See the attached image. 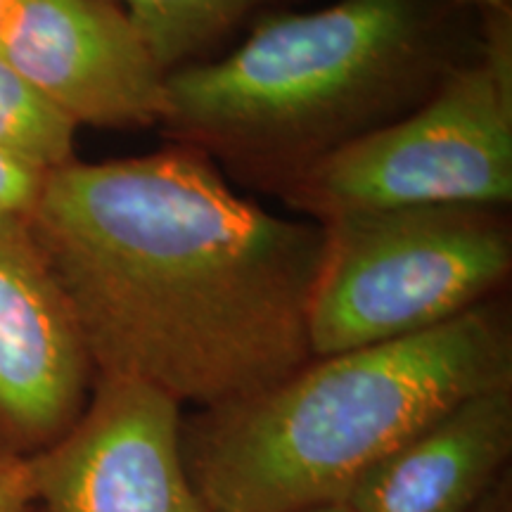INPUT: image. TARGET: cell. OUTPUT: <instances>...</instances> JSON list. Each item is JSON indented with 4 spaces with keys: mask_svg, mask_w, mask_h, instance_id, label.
Listing matches in <instances>:
<instances>
[{
    "mask_svg": "<svg viewBox=\"0 0 512 512\" xmlns=\"http://www.w3.org/2000/svg\"><path fill=\"white\" fill-rule=\"evenodd\" d=\"M465 3L475 5L479 10H503L512 8V0H465Z\"/></svg>",
    "mask_w": 512,
    "mask_h": 512,
    "instance_id": "9a60e30c",
    "label": "cell"
},
{
    "mask_svg": "<svg viewBox=\"0 0 512 512\" xmlns=\"http://www.w3.org/2000/svg\"><path fill=\"white\" fill-rule=\"evenodd\" d=\"M76 128L0 60V152L41 171L74 162Z\"/></svg>",
    "mask_w": 512,
    "mask_h": 512,
    "instance_id": "8fae6325",
    "label": "cell"
},
{
    "mask_svg": "<svg viewBox=\"0 0 512 512\" xmlns=\"http://www.w3.org/2000/svg\"><path fill=\"white\" fill-rule=\"evenodd\" d=\"M472 512H512V470L494 484V489L484 496V501Z\"/></svg>",
    "mask_w": 512,
    "mask_h": 512,
    "instance_id": "5bb4252c",
    "label": "cell"
},
{
    "mask_svg": "<svg viewBox=\"0 0 512 512\" xmlns=\"http://www.w3.org/2000/svg\"><path fill=\"white\" fill-rule=\"evenodd\" d=\"M278 200L313 223L422 204H512V8L425 102L320 159Z\"/></svg>",
    "mask_w": 512,
    "mask_h": 512,
    "instance_id": "5b68a950",
    "label": "cell"
},
{
    "mask_svg": "<svg viewBox=\"0 0 512 512\" xmlns=\"http://www.w3.org/2000/svg\"><path fill=\"white\" fill-rule=\"evenodd\" d=\"M318 226L323 254L306 318L311 356L434 330L510 283V207L422 204Z\"/></svg>",
    "mask_w": 512,
    "mask_h": 512,
    "instance_id": "277c9868",
    "label": "cell"
},
{
    "mask_svg": "<svg viewBox=\"0 0 512 512\" xmlns=\"http://www.w3.org/2000/svg\"><path fill=\"white\" fill-rule=\"evenodd\" d=\"M95 377L27 219H0V458H34L64 437L86 411Z\"/></svg>",
    "mask_w": 512,
    "mask_h": 512,
    "instance_id": "ba28073f",
    "label": "cell"
},
{
    "mask_svg": "<svg viewBox=\"0 0 512 512\" xmlns=\"http://www.w3.org/2000/svg\"><path fill=\"white\" fill-rule=\"evenodd\" d=\"M36 486L31 458H0V512H34Z\"/></svg>",
    "mask_w": 512,
    "mask_h": 512,
    "instance_id": "4fadbf2b",
    "label": "cell"
},
{
    "mask_svg": "<svg viewBox=\"0 0 512 512\" xmlns=\"http://www.w3.org/2000/svg\"><path fill=\"white\" fill-rule=\"evenodd\" d=\"M34 512H41V510H38V508H36V510H34Z\"/></svg>",
    "mask_w": 512,
    "mask_h": 512,
    "instance_id": "ac0fdd59",
    "label": "cell"
},
{
    "mask_svg": "<svg viewBox=\"0 0 512 512\" xmlns=\"http://www.w3.org/2000/svg\"><path fill=\"white\" fill-rule=\"evenodd\" d=\"M48 171L0 152V219H27Z\"/></svg>",
    "mask_w": 512,
    "mask_h": 512,
    "instance_id": "7c38bea8",
    "label": "cell"
},
{
    "mask_svg": "<svg viewBox=\"0 0 512 512\" xmlns=\"http://www.w3.org/2000/svg\"><path fill=\"white\" fill-rule=\"evenodd\" d=\"M0 60L76 128L164 119L166 72L117 0H12Z\"/></svg>",
    "mask_w": 512,
    "mask_h": 512,
    "instance_id": "52a82bcc",
    "label": "cell"
},
{
    "mask_svg": "<svg viewBox=\"0 0 512 512\" xmlns=\"http://www.w3.org/2000/svg\"><path fill=\"white\" fill-rule=\"evenodd\" d=\"M166 74L216 57L238 31L297 0H117Z\"/></svg>",
    "mask_w": 512,
    "mask_h": 512,
    "instance_id": "30bf717a",
    "label": "cell"
},
{
    "mask_svg": "<svg viewBox=\"0 0 512 512\" xmlns=\"http://www.w3.org/2000/svg\"><path fill=\"white\" fill-rule=\"evenodd\" d=\"M183 406L143 382L95 377L72 430L31 458L41 512H214L181 448Z\"/></svg>",
    "mask_w": 512,
    "mask_h": 512,
    "instance_id": "8992f818",
    "label": "cell"
},
{
    "mask_svg": "<svg viewBox=\"0 0 512 512\" xmlns=\"http://www.w3.org/2000/svg\"><path fill=\"white\" fill-rule=\"evenodd\" d=\"M465 0H337L259 17L238 48L166 74L159 136L278 197L430 98L482 34Z\"/></svg>",
    "mask_w": 512,
    "mask_h": 512,
    "instance_id": "7a4b0ae2",
    "label": "cell"
},
{
    "mask_svg": "<svg viewBox=\"0 0 512 512\" xmlns=\"http://www.w3.org/2000/svg\"><path fill=\"white\" fill-rule=\"evenodd\" d=\"M10 5H12V0H0V31H3V24H5V17H8V12H10Z\"/></svg>",
    "mask_w": 512,
    "mask_h": 512,
    "instance_id": "e0dca14e",
    "label": "cell"
},
{
    "mask_svg": "<svg viewBox=\"0 0 512 512\" xmlns=\"http://www.w3.org/2000/svg\"><path fill=\"white\" fill-rule=\"evenodd\" d=\"M27 226L98 377L207 408L311 358L323 228L240 197L202 152L74 159L43 178Z\"/></svg>",
    "mask_w": 512,
    "mask_h": 512,
    "instance_id": "6da1fadb",
    "label": "cell"
},
{
    "mask_svg": "<svg viewBox=\"0 0 512 512\" xmlns=\"http://www.w3.org/2000/svg\"><path fill=\"white\" fill-rule=\"evenodd\" d=\"M299 512H347L342 503H328V505H316V508H306Z\"/></svg>",
    "mask_w": 512,
    "mask_h": 512,
    "instance_id": "2e32d148",
    "label": "cell"
},
{
    "mask_svg": "<svg viewBox=\"0 0 512 512\" xmlns=\"http://www.w3.org/2000/svg\"><path fill=\"white\" fill-rule=\"evenodd\" d=\"M512 384L505 294L420 335L311 356L259 392L183 413L181 448L214 512L342 503L396 446L472 396Z\"/></svg>",
    "mask_w": 512,
    "mask_h": 512,
    "instance_id": "3957f363",
    "label": "cell"
},
{
    "mask_svg": "<svg viewBox=\"0 0 512 512\" xmlns=\"http://www.w3.org/2000/svg\"><path fill=\"white\" fill-rule=\"evenodd\" d=\"M512 384L458 403L370 467L347 512H472L512 470Z\"/></svg>",
    "mask_w": 512,
    "mask_h": 512,
    "instance_id": "9c48e42d",
    "label": "cell"
}]
</instances>
